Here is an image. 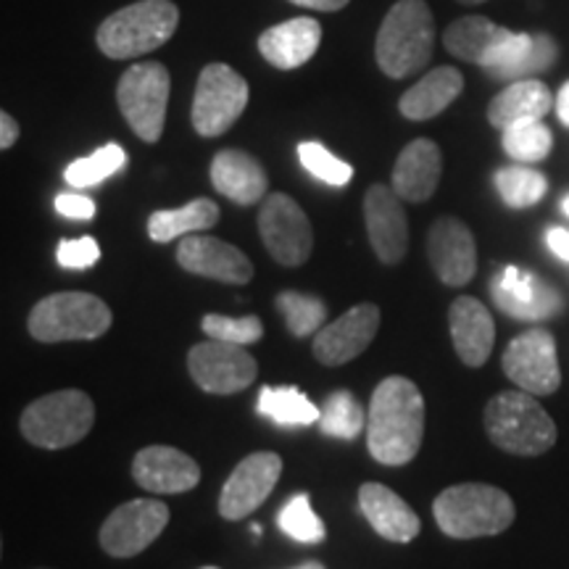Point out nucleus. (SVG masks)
Segmentation results:
<instances>
[{"label": "nucleus", "mask_w": 569, "mask_h": 569, "mask_svg": "<svg viewBox=\"0 0 569 569\" xmlns=\"http://www.w3.org/2000/svg\"><path fill=\"white\" fill-rule=\"evenodd\" d=\"M425 438V398L407 377H388L377 386L367 417L369 453L388 467L417 457Z\"/></svg>", "instance_id": "f257e3e1"}, {"label": "nucleus", "mask_w": 569, "mask_h": 569, "mask_svg": "<svg viewBox=\"0 0 569 569\" xmlns=\"http://www.w3.org/2000/svg\"><path fill=\"white\" fill-rule=\"evenodd\" d=\"M432 515L448 538L472 540L507 530L515 522L517 509L507 490L486 482H461L440 490Z\"/></svg>", "instance_id": "f03ea898"}, {"label": "nucleus", "mask_w": 569, "mask_h": 569, "mask_svg": "<svg viewBox=\"0 0 569 569\" xmlns=\"http://www.w3.org/2000/svg\"><path fill=\"white\" fill-rule=\"evenodd\" d=\"M436 21L425 0H398L382 19L377 32L375 56L382 74L390 80L417 74L432 59Z\"/></svg>", "instance_id": "7ed1b4c3"}, {"label": "nucleus", "mask_w": 569, "mask_h": 569, "mask_svg": "<svg viewBox=\"0 0 569 569\" xmlns=\"http://www.w3.org/2000/svg\"><path fill=\"white\" fill-rule=\"evenodd\" d=\"M486 430L496 448L515 457H540L557 443V425L538 396L507 390L490 398L486 407Z\"/></svg>", "instance_id": "20e7f679"}, {"label": "nucleus", "mask_w": 569, "mask_h": 569, "mask_svg": "<svg viewBox=\"0 0 569 569\" xmlns=\"http://www.w3.org/2000/svg\"><path fill=\"white\" fill-rule=\"evenodd\" d=\"M180 24V11L172 0H138L111 13L98 30V48L113 61L138 59L167 46Z\"/></svg>", "instance_id": "39448f33"}, {"label": "nucleus", "mask_w": 569, "mask_h": 569, "mask_svg": "<svg viewBox=\"0 0 569 569\" xmlns=\"http://www.w3.org/2000/svg\"><path fill=\"white\" fill-rule=\"evenodd\" d=\"M96 422L92 398L82 390H59L32 401L21 415V436L32 446L61 451L88 436Z\"/></svg>", "instance_id": "423d86ee"}, {"label": "nucleus", "mask_w": 569, "mask_h": 569, "mask_svg": "<svg viewBox=\"0 0 569 569\" xmlns=\"http://www.w3.org/2000/svg\"><path fill=\"white\" fill-rule=\"evenodd\" d=\"M30 336L40 343L96 340L111 327V309L92 293H53L30 311Z\"/></svg>", "instance_id": "0eeeda50"}, {"label": "nucleus", "mask_w": 569, "mask_h": 569, "mask_svg": "<svg viewBox=\"0 0 569 569\" xmlns=\"http://www.w3.org/2000/svg\"><path fill=\"white\" fill-rule=\"evenodd\" d=\"M172 77L163 63H134L117 84V103L132 132L146 142H159L167 122Z\"/></svg>", "instance_id": "6e6552de"}, {"label": "nucleus", "mask_w": 569, "mask_h": 569, "mask_svg": "<svg viewBox=\"0 0 569 569\" xmlns=\"http://www.w3.org/2000/svg\"><path fill=\"white\" fill-rule=\"evenodd\" d=\"M248 82L227 63H209L201 71L193 98V127L203 138H219L243 117Z\"/></svg>", "instance_id": "1a4fd4ad"}, {"label": "nucleus", "mask_w": 569, "mask_h": 569, "mask_svg": "<svg viewBox=\"0 0 569 569\" xmlns=\"http://www.w3.org/2000/svg\"><path fill=\"white\" fill-rule=\"evenodd\" d=\"M501 361L509 380L525 393L551 396L561 386L557 340L543 327H532L511 340Z\"/></svg>", "instance_id": "9d476101"}, {"label": "nucleus", "mask_w": 569, "mask_h": 569, "mask_svg": "<svg viewBox=\"0 0 569 569\" xmlns=\"http://www.w3.org/2000/svg\"><path fill=\"white\" fill-rule=\"evenodd\" d=\"M259 232L267 251L282 267H301L315 248V232L306 211L293 198L272 193L259 211Z\"/></svg>", "instance_id": "9b49d317"}, {"label": "nucleus", "mask_w": 569, "mask_h": 569, "mask_svg": "<svg viewBox=\"0 0 569 569\" xmlns=\"http://www.w3.org/2000/svg\"><path fill=\"white\" fill-rule=\"evenodd\" d=\"M169 525V507L156 498H134L117 507L101 525V546L113 559L146 551Z\"/></svg>", "instance_id": "f8f14e48"}, {"label": "nucleus", "mask_w": 569, "mask_h": 569, "mask_svg": "<svg viewBox=\"0 0 569 569\" xmlns=\"http://www.w3.org/2000/svg\"><path fill=\"white\" fill-rule=\"evenodd\" d=\"M188 369L196 386L206 393L232 396L246 390L259 375V365L246 346L224 343V340H209L198 343L188 353Z\"/></svg>", "instance_id": "ddd939ff"}, {"label": "nucleus", "mask_w": 569, "mask_h": 569, "mask_svg": "<svg viewBox=\"0 0 569 569\" xmlns=\"http://www.w3.org/2000/svg\"><path fill=\"white\" fill-rule=\"evenodd\" d=\"M490 296L507 317L540 322L557 317L565 309V298L551 282L540 280L522 267H503L490 282Z\"/></svg>", "instance_id": "4468645a"}, {"label": "nucleus", "mask_w": 569, "mask_h": 569, "mask_svg": "<svg viewBox=\"0 0 569 569\" xmlns=\"http://www.w3.org/2000/svg\"><path fill=\"white\" fill-rule=\"evenodd\" d=\"M282 475V459L272 451H259L240 461L227 478L219 511L224 519H243L261 507L272 493Z\"/></svg>", "instance_id": "2eb2a0df"}, {"label": "nucleus", "mask_w": 569, "mask_h": 569, "mask_svg": "<svg viewBox=\"0 0 569 569\" xmlns=\"http://www.w3.org/2000/svg\"><path fill=\"white\" fill-rule=\"evenodd\" d=\"M430 264L448 288H461L478 272V246L475 234L461 219L440 217L427 232Z\"/></svg>", "instance_id": "dca6fc26"}, {"label": "nucleus", "mask_w": 569, "mask_h": 569, "mask_svg": "<svg viewBox=\"0 0 569 569\" xmlns=\"http://www.w3.org/2000/svg\"><path fill=\"white\" fill-rule=\"evenodd\" d=\"M365 222L377 259L398 264L409 248V222L401 198L386 184H372L365 196Z\"/></svg>", "instance_id": "f3484780"}, {"label": "nucleus", "mask_w": 569, "mask_h": 569, "mask_svg": "<svg viewBox=\"0 0 569 569\" xmlns=\"http://www.w3.org/2000/svg\"><path fill=\"white\" fill-rule=\"evenodd\" d=\"M380 330V309L375 303H359L348 309L332 325L322 327L315 338V356L327 367L348 365L361 356Z\"/></svg>", "instance_id": "a211bd4d"}, {"label": "nucleus", "mask_w": 569, "mask_h": 569, "mask_svg": "<svg viewBox=\"0 0 569 569\" xmlns=\"http://www.w3.org/2000/svg\"><path fill=\"white\" fill-rule=\"evenodd\" d=\"M177 261L184 272L209 277V280L243 284L253 277V267L248 256L238 248L209 234H190L180 240Z\"/></svg>", "instance_id": "6ab92c4d"}, {"label": "nucleus", "mask_w": 569, "mask_h": 569, "mask_svg": "<svg viewBox=\"0 0 569 569\" xmlns=\"http://www.w3.org/2000/svg\"><path fill=\"white\" fill-rule=\"evenodd\" d=\"M132 478L151 493H188L201 480V467L180 448L148 446L132 461Z\"/></svg>", "instance_id": "aec40b11"}, {"label": "nucleus", "mask_w": 569, "mask_h": 569, "mask_svg": "<svg viewBox=\"0 0 569 569\" xmlns=\"http://www.w3.org/2000/svg\"><path fill=\"white\" fill-rule=\"evenodd\" d=\"M559 48L551 34H528V32H511L507 40L501 42L493 59L486 67L488 77L501 82H517V80H532L540 71L551 69L557 61Z\"/></svg>", "instance_id": "412c9836"}, {"label": "nucleus", "mask_w": 569, "mask_h": 569, "mask_svg": "<svg viewBox=\"0 0 569 569\" xmlns=\"http://www.w3.org/2000/svg\"><path fill=\"white\" fill-rule=\"evenodd\" d=\"M359 507L377 536L393 543H411L422 530L417 511L380 482H365L359 488Z\"/></svg>", "instance_id": "4be33fe9"}, {"label": "nucleus", "mask_w": 569, "mask_h": 569, "mask_svg": "<svg viewBox=\"0 0 569 569\" xmlns=\"http://www.w3.org/2000/svg\"><path fill=\"white\" fill-rule=\"evenodd\" d=\"M448 322H451V340L459 359L467 367L486 365L496 343V325L486 306L478 298L461 296L451 303Z\"/></svg>", "instance_id": "5701e85b"}, {"label": "nucleus", "mask_w": 569, "mask_h": 569, "mask_svg": "<svg viewBox=\"0 0 569 569\" xmlns=\"http://www.w3.org/2000/svg\"><path fill=\"white\" fill-rule=\"evenodd\" d=\"M443 174V156L432 140L419 138L409 142L398 156L393 169V190L401 201L425 203L438 190Z\"/></svg>", "instance_id": "b1692460"}, {"label": "nucleus", "mask_w": 569, "mask_h": 569, "mask_svg": "<svg viewBox=\"0 0 569 569\" xmlns=\"http://www.w3.org/2000/svg\"><path fill=\"white\" fill-rule=\"evenodd\" d=\"M322 27L311 17H296L269 27L259 38V51L277 69H298L317 53Z\"/></svg>", "instance_id": "393cba45"}, {"label": "nucleus", "mask_w": 569, "mask_h": 569, "mask_svg": "<svg viewBox=\"0 0 569 569\" xmlns=\"http://www.w3.org/2000/svg\"><path fill=\"white\" fill-rule=\"evenodd\" d=\"M211 182L219 193L238 206H253L264 201L269 180L264 167L243 151H219L211 161Z\"/></svg>", "instance_id": "a878e982"}, {"label": "nucleus", "mask_w": 569, "mask_h": 569, "mask_svg": "<svg viewBox=\"0 0 569 569\" xmlns=\"http://www.w3.org/2000/svg\"><path fill=\"white\" fill-rule=\"evenodd\" d=\"M461 90H465L461 71L453 67H438L403 92L401 101H398V111L411 122H427L457 101Z\"/></svg>", "instance_id": "bb28decb"}, {"label": "nucleus", "mask_w": 569, "mask_h": 569, "mask_svg": "<svg viewBox=\"0 0 569 569\" xmlns=\"http://www.w3.org/2000/svg\"><path fill=\"white\" fill-rule=\"evenodd\" d=\"M553 96L549 84L540 80H517L509 82L488 106V122L507 130L511 124L532 122V119H543L553 109Z\"/></svg>", "instance_id": "cd10ccee"}, {"label": "nucleus", "mask_w": 569, "mask_h": 569, "mask_svg": "<svg viewBox=\"0 0 569 569\" xmlns=\"http://www.w3.org/2000/svg\"><path fill=\"white\" fill-rule=\"evenodd\" d=\"M509 34L511 30L493 24L486 17H461L448 27L443 42L446 51L451 56H457L461 61L478 63V67L486 69Z\"/></svg>", "instance_id": "c85d7f7f"}, {"label": "nucleus", "mask_w": 569, "mask_h": 569, "mask_svg": "<svg viewBox=\"0 0 569 569\" xmlns=\"http://www.w3.org/2000/svg\"><path fill=\"white\" fill-rule=\"evenodd\" d=\"M219 222V206L209 198H196L182 209L153 211L148 219V234L156 243H172L174 238L211 230Z\"/></svg>", "instance_id": "c756f323"}, {"label": "nucleus", "mask_w": 569, "mask_h": 569, "mask_svg": "<svg viewBox=\"0 0 569 569\" xmlns=\"http://www.w3.org/2000/svg\"><path fill=\"white\" fill-rule=\"evenodd\" d=\"M259 415L277 425H315L322 409L296 388H264L259 393Z\"/></svg>", "instance_id": "7c9ffc66"}, {"label": "nucleus", "mask_w": 569, "mask_h": 569, "mask_svg": "<svg viewBox=\"0 0 569 569\" xmlns=\"http://www.w3.org/2000/svg\"><path fill=\"white\" fill-rule=\"evenodd\" d=\"M496 190L509 209H530L549 190L546 177L528 167H503L496 172Z\"/></svg>", "instance_id": "2f4dec72"}, {"label": "nucleus", "mask_w": 569, "mask_h": 569, "mask_svg": "<svg viewBox=\"0 0 569 569\" xmlns=\"http://www.w3.org/2000/svg\"><path fill=\"white\" fill-rule=\"evenodd\" d=\"M503 151L519 163H538L551 153L553 134L543 119H532V122H519L503 130Z\"/></svg>", "instance_id": "473e14b6"}, {"label": "nucleus", "mask_w": 569, "mask_h": 569, "mask_svg": "<svg viewBox=\"0 0 569 569\" xmlns=\"http://www.w3.org/2000/svg\"><path fill=\"white\" fill-rule=\"evenodd\" d=\"M319 427H322L325 436L330 438L353 440L367 427L365 409H361V403L356 401L353 393H348V390H336V393L325 401Z\"/></svg>", "instance_id": "72a5a7b5"}, {"label": "nucleus", "mask_w": 569, "mask_h": 569, "mask_svg": "<svg viewBox=\"0 0 569 569\" xmlns=\"http://www.w3.org/2000/svg\"><path fill=\"white\" fill-rule=\"evenodd\" d=\"M277 311H280L284 325L296 338L315 336V332L322 330L327 319V306L317 296L298 293V290H284V293L277 296Z\"/></svg>", "instance_id": "f704fd0d"}, {"label": "nucleus", "mask_w": 569, "mask_h": 569, "mask_svg": "<svg viewBox=\"0 0 569 569\" xmlns=\"http://www.w3.org/2000/svg\"><path fill=\"white\" fill-rule=\"evenodd\" d=\"M127 163V153L122 146L117 142H109L103 146L101 151H96L92 156H84V159H77L74 163L67 167V182L71 188L82 190V188H92V184H101L103 180H109L111 174H117Z\"/></svg>", "instance_id": "c9c22d12"}, {"label": "nucleus", "mask_w": 569, "mask_h": 569, "mask_svg": "<svg viewBox=\"0 0 569 569\" xmlns=\"http://www.w3.org/2000/svg\"><path fill=\"white\" fill-rule=\"evenodd\" d=\"M277 522H280V530L284 536L298 540V543H322L327 536L322 519H319L317 511L311 509L309 493H298L290 498V501L280 509Z\"/></svg>", "instance_id": "e433bc0d"}, {"label": "nucleus", "mask_w": 569, "mask_h": 569, "mask_svg": "<svg viewBox=\"0 0 569 569\" xmlns=\"http://www.w3.org/2000/svg\"><path fill=\"white\" fill-rule=\"evenodd\" d=\"M298 159L317 180H322L332 188H343V184L351 182L353 177V167L351 163L340 161L338 156H332L322 142H301L298 146Z\"/></svg>", "instance_id": "4c0bfd02"}, {"label": "nucleus", "mask_w": 569, "mask_h": 569, "mask_svg": "<svg viewBox=\"0 0 569 569\" xmlns=\"http://www.w3.org/2000/svg\"><path fill=\"white\" fill-rule=\"evenodd\" d=\"M203 332L213 340H224V343L248 346L256 340L264 338V325L259 317H222V315H206L203 317Z\"/></svg>", "instance_id": "58836bf2"}, {"label": "nucleus", "mask_w": 569, "mask_h": 569, "mask_svg": "<svg viewBox=\"0 0 569 569\" xmlns=\"http://www.w3.org/2000/svg\"><path fill=\"white\" fill-rule=\"evenodd\" d=\"M56 259H59V264L67 269H90L92 264H98V259H101V248H98L96 238H90V234L77 240H61Z\"/></svg>", "instance_id": "ea45409f"}, {"label": "nucleus", "mask_w": 569, "mask_h": 569, "mask_svg": "<svg viewBox=\"0 0 569 569\" xmlns=\"http://www.w3.org/2000/svg\"><path fill=\"white\" fill-rule=\"evenodd\" d=\"M56 211L67 219H80V222H88V219L96 217V203H92L88 196L61 193L59 198H56Z\"/></svg>", "instance_id": "a19ab883"}, {"label": "nucleus", "mask_w": 569, "mask_h": 569, "mask_svg": "<svg viewBox=\"0 0 569 569\" xmlns=\"http://www.w3.org/2000/svg\"><path fill=\"white\" fill-rule=\"evenodd\" d=\"M546 243H549V248L559 256V259L569 261V230H565V227H551V230L546 232Z\"/></svg>", "instance_id": "79ce46f5"}, {"label": "nucleus", "mask_w": 569, "mask_h": 569, "mask_svg": "<svg viewBox=\"0 0 569 569\" xmlns=\"http://www.w3.org/2000/svg\"><path fill=\"white\" fill-rule=\"evenodd\" d=\"M17 140H19V122L11 117L9 111H3L0 113V148H3V151H9Z\"/></svg>", "instance_id": "37998d69"}, {"label": "nucleus", "mask_w": 569, "mask_h": 569, "mask_svg": "<svg viewBox=\"0 0 569 569\" xmlns=\"http://www.w3.org/2000/svg\"><path fill=\"white\" fill-rule=\"evenodd\" d=\"M296 6H306V9H315V11H340L346 9L348 0H290Z\"/></svg>", "instance_id": "c03bdc74"}, {"label": "nucleus", "mask_w": 569, "mask_h": 569, "mask_svg": "<svg viewBox=\"0 0 569 569\" xmlns=\"http://www.w3.org/2000/svg\"><path fill=\"white\" fill-rule=\"evenodd\" d=\"M557 113H559V119H561V124H567L569 127V82H565L561 84V90H559V96H557Z\"/></svg>", "instance_id": "a18cd8bd"}, {"label": "nucleus", "mask_w": 569, "mask_h": 569, "mask_svg": "<svg viewBox=\"0 0 569 569\" xmlns=\"http://www.w3.org/2000/svg\"><path fill=\"white\" fill-rule=\"evenodd\" d=\"M293 569H327L322 561H306V565H301V567H293Z\"/></svg>", "instance_id": "49530a36"}, {"label": "nucleus", "mask_w": 569, "mask_h": 569, "mask_svg": "<svg viewBox=\"0 0 569 569\" xmlns=\"http://www.w3.org/2000/svg\"><path fill=\"white\" fill-rule=\"evenodd\" d=\"M561 209H565V213L569 217V196L565 198V201H561Z\"/></svg>", "instance_id": "de8ad7c7"}, {"label": "nucleus", "mask_w": 569, "mask_h": 569, "mask_svg": "<svg viewBox=\"0 0 569 569\" xmlns=\"http://www.w3.org/2000/svg\"><path fill=\"white\" fill-rule=\"evenodd\" d=\"M459 3H467V6H475V3H486V0H459Z\"/></svg>", "instance_id": "09e8293b"}, {"label": "nucleus", "mask_w": 569, "mask_h": 569, "mask_svg": "<svg viewBox=\"0 0 569 569\" xmlns=\"http://www.w3.org/2000/svg\"><path fill=\"white\" fill-rule=\"evenodd\" d=\"M203 569H219V567H203Z\"/></svg>", "instance_id": "8fccbe9b"}]
</instances>
